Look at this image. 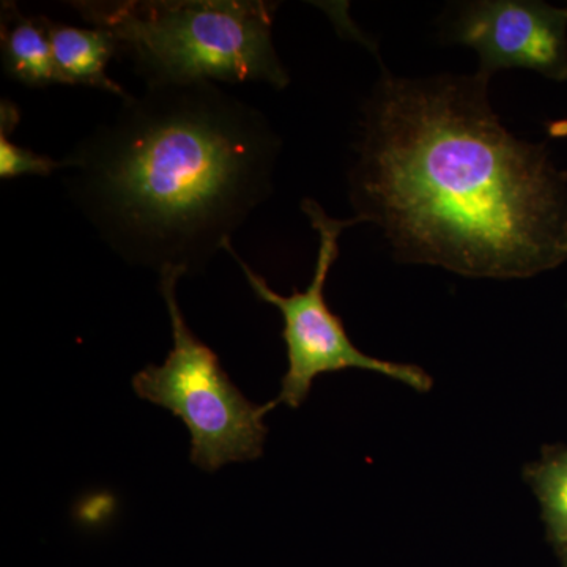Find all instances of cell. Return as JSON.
<instances>
[{"label":"cell","mask_w":567,"mask_h":567,"mask_svg":"<svg viewBox=\"0 0 567 567\" xmlns=\"http://www.w3.org/2000/svg\"><path fill=\"white\" fill-rule=\"evenodd\" d=\"M488 78L383 74L350 169L358 223L399 259L472 278H528L567 260V174L496 117Z\"/></svg>","instance_id":"6da1fadb"},{"label":"cell","mask_w":567,"mask_h":567,"mask_svg":"<svg viewBox=\"0 0 567 567\" xmlns=\"http://www.w3.org/2000/svg\"><path fill=\"white\" fill-rule=\"evenodd\" d=\"M279 151L262 112L218 84H148L66 156V186L123 260L194 275L271 196Z\"/></svg>","instance_id":"7a4b0ae2"},{"label":"cell","mask_w":567,"mask_h":567,"mask_svg":"<svg viewBox=\"0 0 567 567\" xmlns=\"http://www.w3.org/2000/svg\"><path fill=\"white\" fill-rule=\"evenodd\" d=\"M104 29L148 84L264 82L290 78L274 43L278 3L262 0H125L71 2Z\"/></svg>","instance_id":"3957f363"},{"label":"cell","mask_w":567,"mask_h":567,"mask_svg":"<svg viewBox=\"0 0 567 567\" xmlns=\"http://www.w3.org/2000/svg\"><path fill=\"white\" fill-rule=\"evenodd\" d=\"M182 276L173 268L159 271L174 346L162 365H147L133 377V390L181 417L192 434L193 464L216 473L224 465L262 457L268 434L264 416L276 405L249 401L224 371L218 354L193 333L175 293Z\"/></svg>","instance_id":"277c9868"},{"label":"cell","mask_w":567,"mask_h":567,"mask_svg":"<svg viewBox=\"0 0 567 567\" xmlns=\"http://www.w3.org/2000/svg\"><path fill=\"white\" fill-rule=\"evenodd\" d=\"M301 210L306 213L311 226L319 235L315 276L303 292L293 290L289 297L275 292L262 276L257 275L238 256L233 244L224 249L241 268L256 297L265 303L276 306L282 316V339L286 342L289 368L282 377L281 393L275 399L274 404H286L290 409H298L311 393L312 383L317 377L344 371V369L377 372L388 379L398 380L420 393L431 390V377L417 365L391 363V361L379 360L361 352L350 341L342 320L327 303L324 286H327L331 267L339 256V238L347 227L358 223L357 219L331 218L312 199H305Z\"/></svg>","instance_id":"5b68a950"},{"label":"cell","mask_w":567,"mask_h":567,"mask_svg":"<svg viewBox=\"0 0 567 567\" xmlns=\"http://www.w3.org/2000/svg\"><path fill=\"white\" fill-rule=\"evenodd\" d=\"M451 40L472 48L481 76L502 70H532L567 81V7L528 0L464 3L451 24Z\"/></svg>","instance_id":"8992f818"},{"label":"cell","mask_w":567,"mask_h":567,"mask_svg":"<svg viewBox=\"0 0 567 567\" xmlns=\"http://www.w3.org/2000/svg\"><path fill=\"white\" fill-rule=\"evenodd\" d=\"M51 44L58 84L84 85L128 99L130 93L107 74V65L121 52L111 32L51 21Z\"/></svg>","instance_id":"52a82bcc"},{"label":"cell","mask_w":567,"mask_h":567,"mask_svg":"<svg viewBox=\"0 0 567 567\" xmlns=\"http://www.w3.org/2000/svg\"><path fill=\"white\" fill-rule=\"evenodd\" d=\"M0 54L3 71L11 80L37 89L58 84L48 18L28 17L17 3L2 2Z\"/></svg>","instance_id":"ba28073f"},{"label":"cell","mask_w":567,"mask_h":567,"mask_svg":"<svg viewBox=\"0 0 567 567\" xmlns=\"http://www.w3.org/2000/svg\"><path fill=\"white\" fill-rule=\"evenodd\" d=\"M524 477L539 499L548 540L567 550V446L544 447L539 461L525 466Z\"/></svg>","instance_id":"9c48e42d"},{"label":"cell","mask_w":567,"mask_h":567,"mask_svg":"<svg viewBox=\"0 0 567 567\" xmlns=\"http://www.w3.org/2000/svg\"><path fill=\"white\" fill-rule=\"evenodd\" d=\"M20 107L3 99L0 102V178L11 181L22 175L48 177L55 171H69V158L54 159L11 142V133L20 125Z\"/></svg>","instance_id":"30bf717a"},{"label":"cell","mask_w":567,"mask_h":567,"mask_svg":"<svg viewBox=\"0 0 567 567\" xmlns=\"http://www.w3.org/2000/svg\"><path fill=\"white\" fill-rule=\"evenodd\" d=\"M548 134H550L551 137H566L567 121L550 123V125H548Z\"/></svg>","instance_id":"8fae6325"},{"label":"cell","mask_w":567,"mask_h":567,"mask_svg":"<svg viewBox=\"0 0 567 567\" xmlns=\"http://www.w3.org/2000/svg\"><path fill=\"white\" fill-rule=\"evenodd\" d=\"M561 567H567V550L561 551Z\"/></svg>","instance_id":"7c38bea8"}]
</instances>
